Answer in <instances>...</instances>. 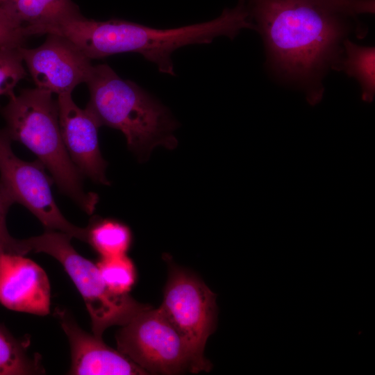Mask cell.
Listing matches in <instances>:
<instances>
[{
	"mask_svg": "<svg viewBox=\"0 0 375 375\" xmlns=\"http://www.w3.org/2000/svg\"><path fill=\"white\" fill-rule=\"evenodd\" d=\"M246 2L272 74L301 90L310 104L318 103L324 92V78L335 69L357 18L313 0Z\"/></svg>",
	"mask_w": 375,
	"mask_h": 375,
	"instance_id": "cell-1",
	"label": "cell"
},
{
	"mask_svg": "<svg viewBox=\"0 0 375 375\" xmlns=\"http://www.w3.org/2000/svg\"><path fill=\"white\" fill-rule=\"evenodd\" d=\"M251 27L247 8L239 1L215 19L175 28L157 29L119 19L95 21L82 16L51 26L45 33L66 37L90 60L135 53L154 63L161 73L175 76L172 55L176 49L209 44L220 36L233 40L242 29Z\"/></svg>",
	"mask_w": 375,
	"mask_h": 375,
	"instance_id": "cell-2",
	"label": "cell"
},
{
	"mask_svg": "<svg viewBox=\"0 0 375 375\" xmlns=\"http://www.w3.org/2000/svg\"><path fill=\"white\" fill-rule=\"evenodd\" d=\"M85 83L86 106L101 126L120 131L128 147L144 158L156 146L175 147L177 124L169 110L133 81L124 80L108 65H93Z\"/></svg>",
	"mask_w": 375,
	"mask_h": 375,
	"instance_id": "cell-3",
	"label": "cell"
},
{
	"mask_svg": "<svg viewBox=\"0 0 375 375\" xmlns=\"http://www.w3.org/2000/svg\"><path fill=\"white\" fill-rule=\"evenodd\" d=\"M2 115L10 139L31 150L50 172L60 191L86 213L92 214L99 197L84 190L82 175L62 140L57 101L52 94L38 88L23 90L9 97Z\"/></svg>",
	"mask_w": 375,
	"mask_h": 375,
	"instance_id": "cell-4",
	"label": "cell"
},
{
	"mask_svg": "<svg viewBox=\"0 0 375 375\" xmlns=\"http://www.w3.org/2000/svg\"><path fill=\"white\" fill-rule=\"evenodd\" d=\"M67 233L47 230L43 234L24 240L28 251L45 253L63 267L81 294L90 314L93 334L102 338L112 326H123L140 311L148 308L128 294L111 292L102 280L97 264L81 256L72 247Z\"/></svg>",
	"mask_w": 375,
	"mask_h": 375,
	"instance_id": "cell-5",
	"label": "cell"
},
{
	"mask_svg": "<svg viewBox=\"0 0 375 375\" xmlns=\"http://www.w3.org/2000/svg\"><path fill=\"white\" fill-rule=\"evenodd\" d=\"M160 308L188 348L191 360L190 371L208 372L211 365L203 351L216 326L215 294L192 273L172 266Z\"/></svg>",
	"mask_w": 375,
	"mask_h": 375,
	"instance_id": "cell-6",
	"label": "cell"
},
{
	"mask_svg": "<svg viewBox=\"0 0 375 375\" xmlns=\"http://www.w3.org/2000/svg\"><path fill=\"white\" fill-rule=\"evenodd\" d=\"M122 326L116 335L118 351L147 373L190 370L188 348L160 307L149 306Z\"/></svg>",
	"mask_w": 375,
	"mask_h": 375,
	"instance_id": "cell-7",
	"label": "cell"
},
{
	"mask_svg": "<svg viewBox=\"0 0 375 375\" xmlns=\"http://www.w3.org/2000/svg\"><path fill=\"white\" fill-rule=\"evenodd\" d=\"M11 140L0 130V187L12 205L26 208L47 230L58 231L86 241V228H80L65 219L52 194L51 181L38 160L27 162L12 151Z\"/></svg>",
	"mask_w": 375,
	"mask_h": 375,
	"instance_id": "cell-8",
	"label": "cell"
},
{
	"mask_svg": "<svg viewBox=\"0 0 375 375\" xmlns=\"http://www.w3.org/2000/svg\"><path fill=\"white\" fill-rule=\"evenodd\" d=\"M36 88L58 95L72 94L85 83L93 65L91 60L66 37L48 33L44 42L33 49L19 47Z\"/></svg>",
	"mask_w": 375,
	"mask_h": 375,
	"instance_id": "cell-9",
	"label": "cell"
},
{
	"mask_svg": "<svg viewBox=\"0 0 375 375\" xmlns=\"http://www.w3.org/2000/svg\"><path fill=\"white\" fill-rule=\"evenodd\" d=\"M56 101L62 140L76 167L94 182L109 185L105 174L107 162L99 147L100 124L88 108L74 103L72 94L58 95Z\"/></svg>",
	"mask_w": 375,
	"mask_h": 375,
	"instance_id": "cell-10",
	"label": "cell"
},
{
	"mask_svg": "<svg viewBox=\"0 0 375 375\" xmlns=\"http://www.w3.org/2000/svg\"><path fill=\"white\" fill-rule=\"evenodd\" d=\"M51 289L44 270L24 255L0 254V303L9 310L44 316Z\"/></svg>",
	"mask_w": 375,
	"mask_h": 375,
	"instance_id": "cell-11",
	"label": "cell"
},
{
	"mask_svg": "<svg viewBox=\"0 0 375 375\" xmlns=\"http://www.w3.org/2000/svg\"><path fill=\"white\" fill-rule=\"evenodd\" d=\"M55 315L69 342L72 357L69 374H148L119 351L106 345L102 338L83 331L67 310L57 308Z\"/></svg>",
	"mask_w": 375,
	"mask_h": 375,
	"instance_id": "cell-12",
	"label": "cell"
},
{
	"mask_svg": "<svg viewBox=\"0 0 375 375\" xmlns=\"http://www.w3.org/2000/svg\"><path fill=\"white\" fill-rule=\"evenodd\" d=\"M3 9L27 37L83 16L72 0H4Z\"/></svg>",
	"mask_w": 375,
	"mask_h": 375,
	"instance_id": "cell-13",
	"label": "cell"
},
{
	"mask_svg": "<svg viewBox=\"0 0 375 375\" xmlns=\"http://www.w3.org/2000/svg\"><path fill=\"white\" fill-rule=\"evenodd\" d=\"M334 70L354 78L362 91V99L370 103L375 94V48L358 45L347 38L342 53Z\"/></svg>",
	"mask_w": 375,
	"mask_h": 375,
	"instance_id": "cell-14",
	"label": "cell"
},
{
	"mask_svg": "<svg viewBox=\"0 0 375 375\" xmlns=\"http://www.w3.org/2000/svg\"><path fill=\"white\" fill-rule=\"evenodd\" d=\"M132 233L123 222L94 217L86 227V241L101 256L126 254L132 243Z\"/></svg>",
	"mask_w": 375,
	"mask_h": 375,
	"instance_id": "cell-15",
	"label": "cell"
},
{
	"mask_svg": "<svg viewBox=\"0 0 375 375\" xmlns=\"http://www.w3.org/2000/svg\"><path fill=\"white\" fill-rule=\"evenodd\" d=\"M28 342L15 338L0 324V375L43 374L40 356L31 357Z\"/></svg>",
	"mask_w": 375,
	"mask_h": 375,
	"instance_id": "cell-16",
	"label": "cell"
},
{
	"mask_svg": "<svg viewBox=\"0 0 375 375\" xmlns=\"http://www.w3.org/2000/svg\"><path fill=\"white\" fill-rule=\"evenodd\" d=\"M97 266L106 285L117 294H128L135 283V267L126 254L101 257Z\"/></svg>",
	"mask_w": 375,
	"mask_h": 375,
	"instance_id": "cell-17",
	"label": "cell"
},
{
	"mask_svg": "<svg viewBox=\"0 0 375 375\" xmlns=\"http://www.w3.org/2000/svg\"><path fill=\"white\" fill-rule=\"evenodd\" d=\"M19 47H0V97L15 94V86L27 75Z\"/></svg>",
	"mask_w": 375,
	"mask_h": 375,
	"instance_id": "cell-18",
	"label": "cell"
},
{
	"mask_svg": "<svg viewBox=\"0 0 375 375\" xmlns=\"http://www.w3.org/2000/svg\"><path fill=\"white\" fill-rule=\"evenodd\" d=\"M11 206L0 187V254L3 253L26 255L28 253L24 240L12 237L7 229L6 218Z\"/></svg>",
	"mask_w": 375,
	"mask_h": 375,
	"instance_id": "cell-19",
	"label": "cell"
},
{
	"mask_svg": "<svg viewBox=\"0 0 375 375\" xmlns=\"http://www.w3.org/2000/svg\"><path fill=\"white\" fill-rule=\"evenodd\" d=\"M332 10L357 17L362 14H374V0H313Z\"/></svg>",
	"mask_w": 375,
	"mask_h": 375,
	"instance_id": "cell-20",
	"label": "cell"
},
{
	"mask_svg": "<svg viewBox=\"0 0 375 375\" xmlns=\"http://www.w3.org/2000/svg\"><path fill=\"white\" fill-rule=\"evenodd\" d=\"M26 38L24 28L17 26L7 15L0 13V47L22 46Z\"/></svg>",
	"mask_w": 375,
	"mask_h": 375,
	"instance_id": "cell-21",
	"label": "cell"
},
{
	"mask_svg": "<svg viewBox=\"0 0 375 375\" xmlns=\"http://www.w3.org/2000/svg\"><path fill=\"white\" fill-rule=\"evenodd\" d=\"M3 1L4 0H0V13L6 15L9 17V16L7 15V13L3 10Z\"/></svg>",
	"mask_w": 375,
	"mask_h": 375,
	"instance_id": "cell-22",
	"label": "cell"
}]
</instances>
